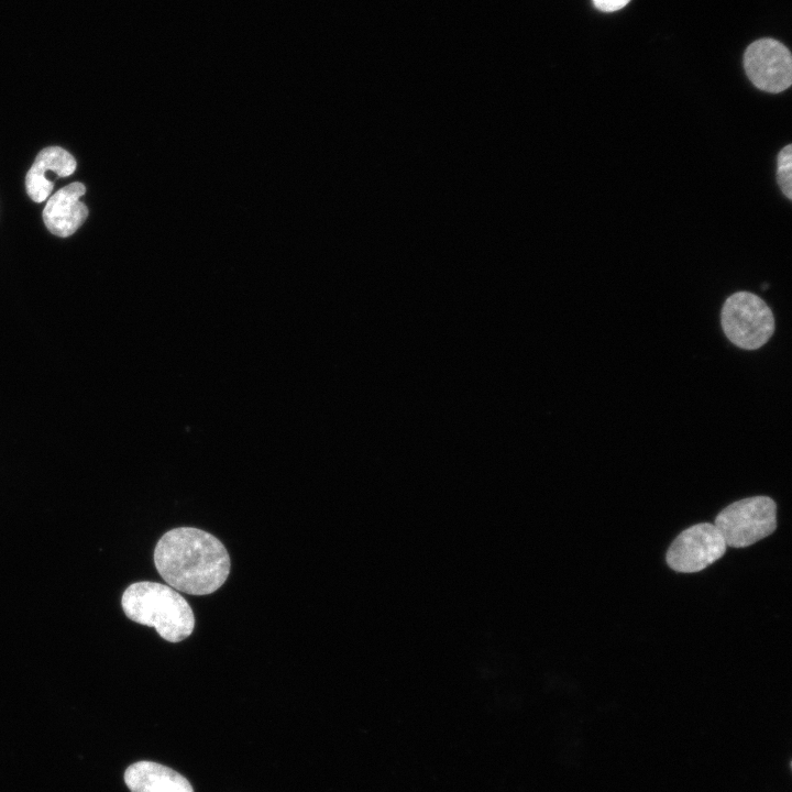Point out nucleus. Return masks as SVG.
Returning <instances> with one entry per match:
<instances>
[{
  "label": "nucleus",
  "mask_w": 792,
  "mask_h": 792,
  "mask_svg": "<svg viewBox=\"0 0 792 792\" xmlns=\"http://www.w3.org/2000/svg\"><path fill=\"white\" fill-rule=\"evenodd\" d=\"M154 563L170 587L190 595H208L219 590L231 566L223 543L194 527L164 534L154 549Z\"/></svg>",
  "instance_id": "f257e3e1"
},
{
  "label": "nucleus",
  "mask_w": 792,
  "mask_h": 792,
  "mask_svg": "<svg viewBox=\"0 0 792 792\" xmlns=\"http://www.w3.org/2000/svg\"><path fill=\"white\" fill-rule=\"evenodd\" d=\"M127 617L154 627L169 642L188 638L195 628L194 612L173 587L156 582H136L127 587L121 600Z\"/></svg>",
  "instance_id": "f03ea898"
},
{
  "label": "nucleus",
  "mask_w": 792,
  "mask_h": 792,
  "mask_svg": "<svg viewBox=\"0 0 792 792\" xmlns=\"http://www.w3.org/2000/svg\"><path fill=\"white\" fill-rule=\"evenodd\" d=\"M721 324L727 339L743 350H757L774 332V316L758 295L739 290L723 304Z\"/></svg>",
  "instance_id": "7ed1b4c3"
},
{
  "label": "nucleus",
  "mask_w": 792,
  "mask_h": 792,
  "mask_svg": "<svg viewBox=\"0 0 792 792\" xmlns=\"http://www.w3.org/2000/svg\"><path fill=\"white\" fill-rule=\"evenodd\" d=\"M714 525L726 546H751L776 530V502L766 495L736 501L717 514Z\"/></svg>",
  "instance_id": "20e7f679"
},
{
  "label": "nucleus",
  "mask_w": 792,
  "mask_h": 792,
  "mask_svg": "<svg viewBox=\"0 0 792 792\" xmlns=\"http://www.w3.org/2000/svg\"><path fill=\"white\" fill-rule=\"evenodd\" d=\"M726 548L714 524L700 522L684 529L672 541L667 552V563L676 572H700L721 559Z\"/></svg>",
  "instance_id": "39448f33"
},
{
  "label": "nucleus",
  "mask_w": 792,
  "mask_h": 792,
  "mask_svg": "<svg viewBox=\"0 0 792 792\" xmlns=\"http://www.w3.org/2000/svg\"><path fill=\"white\" fill-rule=\"evenodd\" d=\"M744 68L751 84L766 92L780 94L792 84L790 51L773 38L750 44L744 54Z\"/></svg>",
  "instance_id": "423d86ee"
},
{
  "label": "nucleus",
  "mask_w": 792,
  "mask_h": 792,
  "mask_svg": "<svg viewBox=\"0 0 792 792\" xmlns=\"http://www.w3.org/2000/svg\"><path fill=\"white\" fill-rule=\"evenodd\" d=\"M85 193V185L75 182L48 199L43 209V220L51 233L66 238L81 227L89 215L87 206L80 200Z\"/></svg>",
  "instance_id": "0eeeda50"
},
{
  "label": "nucleus",
  "mask_w": 792,
  "mask_h": 792,
  "mask_svg": "<svg viewBox=\"0 0 792 792\" xmlns=\"http://www.w3.org/2000/svg\"><path fill=\"white\" fill-rule=\"evenodd\" d=\"M76 165L74 156L63 147L48 146L41 150L25 176L29 197L35 202H43L54 187V183L46 179V173L50 170L56 177H67L75 172Z\"/></svg>",
  "instance_id": "6e6552de"
},
{
  "label": "nucleus",
  "mask_w": 792,
  "mask_h": 792,
  "mask_svg": "<svg viewBox=\"0 0 792 792\" xmlns=\"http://www.w3.org/2000/svg\"><path fill=\"white\" fill-rule=\"evenodd\" d=\"M124 781L131 792H194L182 774L152 761L131 765L125 770Z\"/></svg>",
  "instance_id": "1a4fd4ad"
},
{
  "label": "nucleus",
  "mask_w": 792,
  "mask_h": 792,
  "mask_svg": "<svg viewBox=\"0 0 792 792\" xmlns=\"http://www.w3.org/2000/svg\"><path fill=\"white\" fill-rule=\"evenodd\" d=\"M777 183L782 194L792 199V145L783 146L777 155Z\"/></svg>",
  "instance_id": "9d476101"
},
{
  "label": "nucleus",
  "mask_w": 792,
  "mask_h": 792,
  "mask_svg": "<svg viewBox=\"0 0 792 792\" xmlns=\"http://www.w3.org/2000/svg\"><path fill=\"white\" fill-rule=\"evenodd\" d=\"M630 0H593L594 6L604 12H613L624 8Z\"/></svg>",
  "instance_id": "9b49d317"
}]
</instances>
